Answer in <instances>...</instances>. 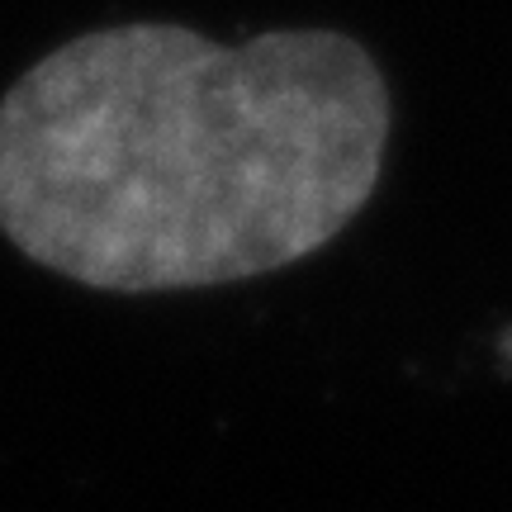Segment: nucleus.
I'll return each mask as SVG.
<instances>
[{"instance_id": "f257e3e1", "label": "nucleus", "mask_w": 512, "mask_h": 512, "mask_svg": "<svg viewBox=\"0 0 512 512\" xmlns=\"http://www.w3.org/2000/svg\"><path fill=\"white\" fill-rule=\"evenodd\" d=\"M389 124L380 62L342 29H91L0 95V233L105 294L256 280L356 223Z\"/></svg>"}]
</instances>
